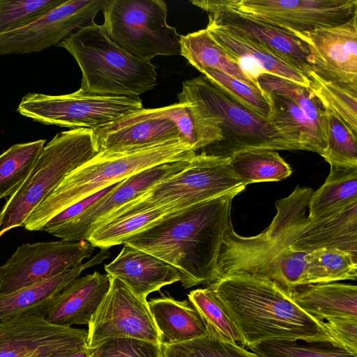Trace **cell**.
Instances as JSON below:
<instances>
[{
  "instance_id": "4fadbf2b",
  "label": "cell",
  "mask_w": 357,
  "mask_h": 357,
  "mask_svg": "<svg viewBox=\"0 0 357 357\" xmlns=\"http://www.w3.org/2000/svg\"><path fill=\"white\" fill-rule=\"evenodd\" d=\"M190 2L208 13V24L262 45L307 79L312 73V59L308 46L294 34L236 10L228 6L225 0Z\"/></svg>"
},
{
  "instance_id": "d4e9b609",
  "label": "cell",
  "mask_w": 357,
  "mask_h": 357,
  "mask_svg": "<svg viewBox=\"0 0 357 357\" xmlns=\"http://www.w3.org/2000/svg\"><path fill=\"white\" fill-rule=\"evenodd\" d=\"M206 29L215 41L234 60L235 58L251 60L257 63L267 74L309 88L310 81L305 75L262 45L213 24H208Z\"/></svg>"
},
{
  "instance_id": "d6a6232c",
  "label": "cell",
  "mask_w": 357,
  "mask_h": 357,
  "mask_svg": "<svg viewBox=\"0 0 357 357\" xmlns=\"http://www.w3.org/2000/svg\"><path fill=\"white\" fill-rule=\"evenodd\" d=\"M206 328V333L199 337L176 344H162V357H260L222 337L207 324Z\"/></svg>"
},
{
  "instance_id": "74e56055",
  "label": "cell",
  "mask_w": 357,
  "mask_h": 357,
  "mask_svg": "<svg viewBox=\"0 0 357 357\" xmlns=\"http://www.w3.org/2000/svg\"><path fill=\"white\" fill-rule=\"evenodd\" d=\"M199 72L241 105L270 120L271 105L263 91L215 69L204 68Z\"/></svg>"
},
{
  "instance_id": "7a4b0ae2",
  "label": "cell",
  "mask_w": 357,
  "mask_h": 357,
  "mask_svg": "<svg viewBox=\"0 0 357 357\" xmlns=\"http://www.w3.org/2000/svg\"><path fill=\"white\" fill-rule=\"evenodd\" d=\"M243 190L171 213L133 235L124 244L176 267L185 289L208 284L214 280L221 242L231 222L233 199Z\"/></svg>"
},
{
  "instance_id": "83f0119b",
  "label": "cell",
  "mask_w": 357,
  "mask_h": 357,
  "mask_svg": "<svg viewBox=\"0 0 357 357\" xmlns=\"http://www.w3.org/2000/svg\"><path fill=\"white\" fill-rule=\"evenodd\" d=\"M180 43L181 56L199 71L204 68L215 69L262 91L215 41L206 28L181 35Z\"/></svg>"
},
{
  "instance_id": "e575fe53",
  "label": "cell",
  "mask_w": 357,
  "mask_h": 357,
  "mask_svg": "<svg viewBox=\"0 0 357 357\" xmlns=\"http://www.w3.org/2000/svg\"><path fill=\"white\" fill-rule=\"evenodd\" d=\"M248 349L260 357H357L335 340H273Z\"/></svg>"
},
{
  "instance_id": "ac0fdd59",
  "label": "cell",
  "mask_w": 357,
  "mask_h": 357,
  "mask_svg": "<svg viewBox=\"0 0 357 357\" xmlns=\"http://www.w3.org/2000/svg\"><path fill=\"white\" fill-rule=\"evenodd\" d=\"M189 161L162 163L130 176L81 215L47 233L68 241H87L93 229L110 213L160 181L181 172L188 165Z\"/></svg>"
},
{
  "instance_id": "3957f363",
  "label": "cell",
  "mask_w": 357,
  "mask_h": 357,
  "mask_svg": "<svg viewBox=\"0 0 357 357\" xmlns=\"http://www.w3.org/2000/svg\"><path fill=\"white\" fill-rule=\"evenodd\" d=\"M207 287L233 318L246 349L273 340H335L324 321L307 314L269 280L236 274L220 278Z\"/></svg>"
},
{
  "instance_id": "f546056e",
  "label": "cell",
  "mask_w": 357,
  "mask_h": 357,
  "mask_svg": "<svg viewBox=\"0 0 357 357\" xmlns=\"http://www.w3.org/2000/svg\"><path fill=\"white\" fill-rule=\"evenodd\" d=\"M45 142L40 139L15 144L0 155V199L10 197L26 179Z\"/></svg>"
},
{
  "instance_id": "5b68a950",
  "label": "cell",
  "mask_w": 357,
  "mask_h": 357,
  "mask_svg": "<svg viewBox=\"0 0 357 357\" xmlns=\"http://www.w3.org/2000/svg\"><path fill=\"white\" fill-rule=\"evenodd\" d=\"M183 139H174L124 151H100L66 176L30 213L23 224L28 231H43L54 216L75 203L146 168L190 160L196 155Z\"/></svg>"
},
{
  "instance_id": "52a82bcc",
  "label": "cell",
  "mask_w": 357,
  "mask_h": 357,
  "mask_svg": "<svg viewBox=\"0 0 357 357\" xmlns=\"http://www.w3.org/2000/svg\"><path fill=\"white\" fill-rule=\"evenodd\" d=\"M93 130L79 128L57 133L45 145L26 179L9 197L0 211V238L23 227L30 213L62 180L97 153Z\"/></svg>"
},
{
  "instance_id": "f35d334b",
  "label": "cell",
  "mask_w": 357,
  "mask_h": 357,
  "mask_svg": "<svg viewBox=\"0 0 357 357\" xmlns=\"http://www.w3.org/2000/svg\"><path fill=\"white\" fill-rule=\"evenodd\" d=\"M326 109L328 132L325 149L320 154L330 166L357 167V137L331 111Z\"/></svg>"
},
{
  "instance_id": "603a6c76",
  "label": "cell",
  "mask_w": 357,
  "mask_h": 357,
  "mask_svg": "<svg viewBox=\"0 0 357 357\" xmlns=\"http://www.w3.org/2000/svg\"><path fill=\"white\" fill-rule=\"evenodd\" d=\"M293 301L319 321L331 318L357 319V287L337 282L314 283L296 287Z\"/></svg>"
},
{
  "instance_id": "7bdbcfd3",
  "label": "cell",
  "mask_w": 357,
  "mask_h": 357,
  "mask_svg": "<svg viewBox=\"0 0 357 357\" xmlns=\"http://www.w3.org/2000/svg\"><path fill=\"white\" fill-rule=\"evenodd\" d=\"M120 182L111 185L68 206L65 210L61 211L52 218L45 224L43 231L47 232L54 228L58 227L75 220L84 213L91 206L112 191Z\"/></svg>"
},
{
  "instance_id": "ba28073f",
  "label": "cell",
  "mask_w": 357,
  "mask_h": 357,
  "mask_svg": "<svg viewBox=\"0 0 357 357\" xmlns=\"http://www.w3.org/2000/svg\"><path fill=\"white\" fill-rule=\"evenodd\" d=\"M245 187L233 172L229 158L196 154L183 170L114 211L97 227L155 208L173 213Z\"/></svg>"
},
{
  "instance_id": "484cf974",
  "label": "cell",
  "mask_w": 357,
  "mask_h": 357,
  "mask_svg": "<svg viewBox=\"0 0 357 357\" xmlns=\"http://www.w3.org/2000/svg\"><path fill=\"white\" fill-rule=\"evenodd\" d=\"M357 204V167L331 165L324 184L314 191L307 216L321 219L337 215Z\"/></svg>"
},
{
  "instance_id": "d6986e66",
  "label": "cell",
  "mask_w": 357,
  "mask_h": 357,
  "mask_svg": "<svg viewBox=\"0 0 357 357\" xmlns=\"http://www.w3.org/2000/svg\"><path fill=\"white\" fill-rule=\"evenodd\" d=\"M92 130L98 152L130 151L169 140H184L162 107L142 108Z\"/></svg>"
},
{
  "instance_id": "30bf717a",
  "label": "cell",
  "mask_w": 357,
  "mask_h": 357,
  "mask_svg": "<svg viewBox=\"0 0 357 357\" xmlns=\"http://www.w3.org/2000/svg\"><path fill=\"white\" fill-rule=\"evenodd\" d=\"M142 108L139 96L96 95L79 89L65 95L28 93L17 111L45 125L93 130Z\"/></svg>"
},
{
  "instance_id": "1f68e13d",
  "label": "cell",
  "mask_w": 357,
  "mask_h": 357,
  "mask_svg": "<svg viewBox=\"0 0 357 357\" xmlns=\"http://www.w3.org/2000/svg\"><path fill=\"white\" fill-rule=\"evenodd\" d=\"M356 256L335 248H321L309 254L305 284L356 280Z\"/></svg>"
},
{
  "instance_id": "f6af8a7d",
  "label": "cell",
  "mask_w": 357,
  "mask_h": 357,
  "mask_svg": "<svg viewBox=\"0 0 357 357\" xmlns=\"http://www.w3.org/2000/svg\"><path fill=\"white\" fill-rule=\"evenodd\" d=\"M90 355H91V348L87 347L85 348L63 353V354L56 355L54 357H90Z\"/></svg>"
},
{
  "instance_id": "d590c367",
  "label": "cell",
  "mask_w": 357,
  "mask_h": 357,
  "mask_svg": "<svg viewBox=\"0 0 357 357\" xmlns=\"http://www.w3.org/2000/svg\"><path fill=\"white\" fill-rule=\"evenodd\" d=\"M309 89L325 109L333 113L357 137V89L326 82L312 73Z\"/></svg>"
},
{
  "instance_id": "4dcf8cb0",
  "label": "cell",
  "mask_w": 357,
  "mask_h": 357,
  "mask_svg": "<svg viewBox=\"0 0 357 357\" xmlns=\"http://www.w3.org/2000/svg\"><path fill=\"white\" fill-rule=\"evenodd\" d=\"M169 214L162 208H155L111 220L95 228L87 241L93 247L100 249H109L114 245L124 244L133 235L155 225Z\"/></svg>"
},
{
  "instance_id": "4316f807",
  "label": "cell",
  "mask_w": 357,
  "mask_h": 357,
  "mask_svg": "<svg viewBox=\"0 0 357 357\" xmlns=\"http://www.w3.org/2000/svg\"><path fill=\"white\" fill-rule=\"evenodd\" d=\"M262 91L271 105L270 120L288 138L301 144L303 150L320 155L325 149L326 140L303 111L283 95L273 91Z\"/></svg>"
},
{
  "instance_id": "2e32d148",
  "label": "cell",
  "mask_w": 357,
  "mask_h": 357,
  "mask_svg": "<svg viewBox=\"0 0 357 357\" xmlns=\"http://www.w3.org/2000/svg\"><path fill=\"white\" fill-rule=\"evenodd\" d=\"M22 314L0 321V357H54L88 347L87 331Z\"/></svg>"
},
{
  "instance_id": "ee69618b",
  "label": "cell",
  "mask_w": 357,
  "mask_h": 357,
  "mask_svg": "<svg viewBox=\"0 0 357 357\" xmlns=\"http://www.w3.org/2000/svg\"><path fill=\"white\" fill-rule=\"evenodd\" d=\"M331 336L344 348L357 354V319L331 318L324 320Z\"/></svg>"
},
{
  "instance_id": "6da1fadb",
  "label": "cell",
  "mask_w": 357,
  "mask_h": 357,
  "mask_svg": "<svg viewBox=\"0 0 357 357\" xmlns=\"http://www.w3.org/2000/svg\"><path fill=\"white\" fill-rule=\"evenodd\" d=\"M314 191L298 185L289 195L276 200L275 217L255 236H240L230 222L221 242L213 281L245 274L269 280L290 295L296 287L304 285L310 250L301 236Z\"/></svg>"
},
{
  "instance_id": "9a60e30c",
  "label": "cell",
  "mask_w": 357,
  "mask_h": 357,
  "mask_svg": "<svg viewBox=\"0 0 357 357\" xmlns=\"http://www.w3.org/2000/svg\"><path fill=\"white\" fill-rule=\"evenodd\" d=\"M107 0H66L45 15L0 34V56L38 52L57 45L80 27L91 24Z\"/></svg>"
},
{
  "instance_id": "5bb4252c",
  "label": "cell",
  "mask_w": 357,
  "mask_h": 357,
  "mask_svg": "<svg viewBox=\"0 0 357 357\" xmlns=\"http://www.w3.org/2000/svg\"><path fill=\"white\" fill-rule=\"evenodd\" d=\"M109 280V289L88 324V347L92 348L111 337H132L160 344L147 300L121 280L111 276Z\"/></svg>"
},
{
  "instance_id": "7c38bea8",
  "label": "cell",
  "mask_w": 357,
  "mask_h": 357,
  "mask_svg": "<svg viewBox=\"0 0 357 357\" xmlns=\"http://www.w3.org/2000/svg\"><path fill=\"white\" fill-rule=\"evenodd\" d=\"M230 7L295 36L342 24L357 0H225Z\"/></svg>"
},
{
  "instance_id": "b9f144b4",
  "label": "cell",
  "mask_w": 357,
  "mask_h": 357,
  "mask_svg": "<svg viewBox=\"0 0 357 357\" xmlns=\"http://www.w3.org/2000/svg\"><path fill=\"white\" fill-rule=\"evenodd\" d=\"M165 115L177 126L182 137L195 152L204 148L202 128L188 102L162 107Z\"/></svg>"
},
{
  "instance_id": "8fae6325",
  "label": "cell",
  "mask_w": 357,
  "mask_h": 357,
  "mask_svg": "<svg viewBox=\"0 0 357 357\" xmlns=\"http://www.w3.org/2000/svg\"><path fill=\"white\" fill-rule=\"evenodd\" d=\"M94 249L86 240L24 243L0 266V293H9L59 275L90 258Z\"/></svg>"
},
{
  "instance_id": "8d00e7d4",
  "label": "cell",
  "mask_w": 357,
  "mask_h": 357,
  "mask_svg": "<svg viewBox=\"0 0 357 357\" xmlns=\"http://www.w3.org/2000/svg\"><path fill=\"white\" fill-rule=\"evenodd\" d=\"M188 296L207 324L222 337L245 348L243 336L233 318L208 287L192 290Z\"/></svg>"
},
{
  "instance_id": "f1b7e54d",
  "label": "cell",
  "mask_w": 357,
  "mask_h": 357,
  "mask_svg": "<svg viewBox=\"0 0 357 357\" xmlns=\"http://www.w3.org/2000/svg\"><path fill=\"white\" fill-rule=\"evenodd\" d=\"M229 165L241 183L247 186L259 182L279 181L289 177L292 169L273 150H250L229 158Z\"/></svg>"
},
{
  "instance_id": "ab89813d",
  "label": "cell",
  "mask_w": 357,
  "mask_h": 357,
  "mask_svg": "<svg viewBox=\"0 0 357 357\" xmlns=\"http://www.w3.org/2000/svg\"><path fill=\"white\" fill-rule=\"evenodd\" d=\"M66 0H0V34L42 17Z\"/></svg>"
},
{
  "instance_id": "cb8c5ba5",
  "label": "cell",
  "mask_w": 357,
  "mask_h": 357,
  "mask_svg": "<svg viewBox=\"0 0 357 357\" xmlns=\"http://www.w3.org/2000/svg\"><path fill=\"white\" fill-rule=\"evenodd\" d=\"M147 303L161 345L188 341L207 331L204 319L189 300L162 296Z\"/></svg>"
},
{
  "instance_id": "60d3db41",
  "label": "cell",
  "mask_w": 357,
  "mask_h": 357,
  "mask_svg": "<svg viewBox=\"0 0 357 357\" xmlns=\"http://www.w3.org/2000/svg\"><path fill=\"white\" fill-rule=\"evenodd\" d=\"M90 357H162V354L160 343L132 337H111L91 348Z\"/></svg>"
},
{
  "instance_id": "44dd1931",
  "label": "cell",
  "mask_w": 357,
  "mask_h": 357,
  "mask_svg": "<svg viewBox=\"0 0 357 357\" xmlns=\"http://www.w3.org/2000/svg\"><path fill=\"white\" fill-rule=\"evenodd\" d=\"M109 287L107 274L94 271L79 277L53 298L46 319L63 326L88 325Z\"/></svg>"
},
{
  "instance_id": "7402d4cb",
  "label": "cell",
  "mask_w": 357,
  "mask_h": 357,
  "mask_svg": "<svg viewBox=\"0 0 357 357\" xmlns=\"http://www.w3.org/2000/svg\"><path fill=\"white\" fill-rule=\"evenodd\" d=\"M109 254L108 248H102L86 262L59 275L9 293H0V321L22 314L47 316L57 294L78 278L84 270L100 264Z\"/></svg>"
},
{
  "instance_id": "9c48e42d",
  "label": "cell",
  "mask_w": 357,
  "mask_h": 357,
  "mask_svg": "<svg viewBox=\"0 0 357 357\" xmlns=\"http://www.w3.org/2000/svg\"><path fill=\"white\" fill-rule=\"evenodd\" d=\"M102 12L107 36L134 56H181V35L167 22L165 1L107 0Z\"/></svg>"
},
{
  "instance_id": "e0dca14e",
  "label": "cell",
  "mask_w": 357,
  "mask_h": 357,
  "mask_svg": "<svg viewBox=\"0 0 357 357\" xmlns=\"http://www.w3.org/2000/svg\"><path fill=\"white\" fill-rule=\"evenodd\" d=\"M296 36L308 46L314 74L357 89V15L342 24Z\"/></svg>"
},
{
  "instance_id": "ffe728a7",
  "label": "cell",
  "mask_w": 357,
  "mask_h": 357,
  "mask_svg": "<svg viewBox=\"0 0 357 357\" xmlns=\"http://www.w3.org/2000/svg\"><path fill=\"white\" fill-rule=\"evenodd\" d=\"M110 263L105 266L107 275L127 284L146 299L151 293L180 282L181 273L169 263L128 244Z\"/></svg>"
},
{
  "instance_id": "8992f818",
  "label": "cell",
  "mask_w": 357,
  "mask_h": 357,
  "mask_svg": "<svg viewBox=\"0 0 357 357\" xmlns=\"http://www.w3.org/2000/svg\"><path fill=\"white\" fill-rule=\"evenodd\" d=\"M77 63L82 74L79 90L102 96H139L156 84L155 66L130 54L95 22L80 27L61 41Z\"/></svg>"
},
{
  "instance_id": "277c9868",
  "label": "cell",
  "mask_w": 357,
  "mask_h": 357,
  "mask_svg": "<svg viewBox=\"0 0 357 357\" xmlns=\"http://www.w3.org/2000/svg\"><path fill=\"white\" fill-rule=\"evenodd\" d=\"M178 102H188L202 130L201 153L231 158L250 150H303L271 120L241 105L203 75L183 82Z\"/></svg>"
},
{
  "instance_id": "836d02e7",
  "label": "cell",
  "mask_w": 357,
  "mask_h": 357,
  "mask_svg": "<svg viewBox=\"0 0 357 357\" xmlns=\"http://www.w3.org/2000/svg\"><path fill=\"white\" fill-rule=\"evenodd\" d=\"M257 81L261 89L275 91L294 101L303 111L326 142L328 121L326 109L309 88L267 73L261 75Z\"/></svg>"
}]
</instances>
